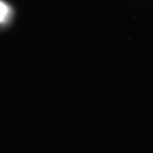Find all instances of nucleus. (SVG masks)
I'll return each instance as SVG.
<instances>
[{"instance_id":"obj_1","label":"nucleus","mask_w":153,"mask_h":153,"mask_svg":"<svg viewBox=\"0 0 153 153\" xmlns=\"http://www.w3.org/2000/svg\"><path fill=\"white\" fill-rule=\"evenodd\" d=\"M6 13V8L5 7L0 3V22L3 20Z\"/></svg>"}]
</instances>
